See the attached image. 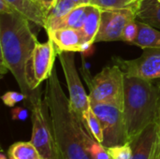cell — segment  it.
<instances>
[{"label":"cell","mask_w":160,"mask_h":159,"mask_svg":"<svg viewBox=\"0 0 160 159\" xmlns=\"http://www.w3.org/2000/svg\"><path fill=\"white\" fill-rule=\"evenodd\" d=\"M92 0H82V3L83 4H91Z\"/></svg>","instance_id":"d6a6232c"},{"label":"cell","mask_w":160,"mask_h":159,"mask_svg":"<svg viewBox=\"0 0 160 159\" xmlns=\"http://www.w3.org/2000/svg\"><path fill=\"white\" fill-rule=\"evenodd\" d=\"M135 14L138 21L160 30V1L140 0Z\"/></svg>","instance_id":"5bb4252c"},{"label":"cell","mask_w":160,"mask_h":159,"mask_svg":"<svg viewBox=\"0 0 160 159\" xmlns=\"http://www.w3.org/2000/svg\"><path fill=\"white\" fill-rule=\"evenodd\" d=\"M136 19L135 10L131 8L101 9L99 30L96 36V42H111L121 40L125 25Z\"/></svg>","instance_id":"9c48e42d"},{"label":"cell","mask_w":160,"mask_h":159,"mask_svg":"<svg viewBox=\"0 0 160 159\" xmlns=\"http://www.w3.org/2000/svg\"><path fill=\"white\" fill-rule=\"evenodd\" d=\"M35 2H37V3H38V4H41V5H43L44 7H45V5L43 4V2H42V0H34Z\"/></svg>","instance_id":"836d02e7"},{"label":"cell","mask_w":160,"mask_h":159,"mask_svg":"<svg viewBox=\"0 0 160 159\" xmlns=\"http://www.w3.org/2000/svg\"><path fill=\"white\" fill-rule=\"evenodd\" d=\"M77 6L78 4H76L72 0H57L53 5V7L47 13L44 29L46 30L54 22L62 19Z\"/></svg>","instance_id":"d6986e66"},{"label":"cell","mask_w":160,"mask_h":159,"mask_svg":"<svg viewBox=\"0 0 160 159\" xmlns=\"http://www.w3.org/2000/svg\"><path fill=\"white\" fill-rule=\"evenodd\" d=\"M16 12L22 15L29 22L45 27L46 16L48 9L41 4L35 2L34 0H6Z\"/></svg>","instance_id":"4fadbf2b"},{"label":"cell","mask_w":160,"mask_h":159,"mask_svg":"<svg viewBox=\"0 0 160 159\" xmlns=\"http://www.w3.org/2000/svg\"><path fill=\"white\" fill-rule=\"evenodd\" d=\"M138 36L132 43L135 46L144 50L151 48H160V30L147 23L138 21Z\"/></svg>","instance_id":"2e32d148"},{"label":"cell","mask_w":160,"mask_h":159,"mask_svg":"<svg viewBox=\"0 0 160 159\" xmlns=\"http://www.w3.org/2000/svg\"><path fill=\"white\" fill-rule=\"evenodd\" d=\"M8 157H6L3 153L0 155V159H8Z\"/></svg>","instance_id":"1f68e13d"},{"label":"cell","mask_w":160,"mask_h":159,"mask_svg":"<svg viewBox=\"0 0 160 159\" xmlns=\"http://www.w3.org/2000/svg\"><path fill=\"white\" fill-rule=\"evenodd\" d=\"M153 159H160V128H158V141H157V146H156L155 156H154Z\"/></svg>","instance_id":"83f0119b"},{"label":"cell","mask_w":160,"mask_h":159,"mask_svg":"<svg viewBox=\"0 0 160 159\" xmlns=\"http://www.w3.org/2000/svg\"><path fill=\"white\" fill-rule=\"evenodd\" d=\"M159 102V88L151 81L125 75L123 112L128 142L136 139L149 125L157 123Z\"/></svg>","instance_id":"3957f363"},{"label":"cell","mask_w":160,"mask_h":159,"mask_svg":"<svg viewBox=\"0 0 160 159\" xmlns=\"http://www.w3.org/2000/svg\"><path fill=\"white\" fill-rule=\"evenodd\" d=\"M113 62L120 67L126 76L148 81L160 79V48L144 49L143 53L135 59L113 57Z\"/></svg>","instance_id":"ba28073f"},{"label":"cell","mask_w":160,"mask_h":159,"mask_svg":"<svg viewBox=\"0 0 160 159\" xmlns=\"http://www.w3.org/2000/svg\"><path fill=\"white\" fill-rule=\"evenodd\" d=\"M57 55L53 42L48 38L46 42H38L32 57V77L36 89L47 81L54 68V61Z\"/></svg>","instance_id":"30bf717a"},{"label":"cell","mask_w":160,"mask_h":159,"mask_svg":"<svg viewBox=\"0 0 160 159\" xmlns=\"http://www.w3.org/2000/svg\"><path fill=\"white\" fill-rule=\"evenodd\" d=\"M91 108L99 119L103 129L102 145L110 148L128 142L127 124L121 108L108 103L91 102Z\"/></svg>","instance_id":"52a82bcc"},{"label":"cell","mask_w":160,"mask_h":159,"mask_svg":"<svg viewBox=\"0 0 160 159\" xmlns=\"http://www.w3.org/2000/svg\"><path fill=\"white\" fill-rule=\"evenodd\" d=\"M89 5L90 4L78 5L72 10H70L66 16H64L62 19L54 22L51 26H49L46 29V31L57 29V28H63V27L81 29V27L82 26L83 22L86 18Z\"/></svg>","instance_id":"9a60e30c"},{"label":"cell","mask_w":160,"mask_h":159,"mask_svg":"<svg viewBox=\"0 0 160 159\" xmlns=\"http://www.w3.org/2000/svg\"><path fill=\"white\" fill-rule=\"evenodd\" d=\"M44 101L50 114L58 159H92L83 143L86 129L72 111L55 67L47 80Z\"/></svg>","instance_id":"7a4b0ae2"},{"label":"cell","mask_w":160,"mask_h":159,"mask_svg":"<svg viewBox=\"0 0 160 159\" xmlns=\"http://www.w3.org/2000/svg\"><path fill=\"white\" fill-rule=\"evenodd\" d=\"M140 0H92L91 4L101 9L110 8H131L136 9Z\"/></svg>","instance_id":"7402d4cb"},{"label":"cell","mask_w":160,"mask_h":159,"mask_svg":"<svg viewBox=\"0 0 160 159\" xmlns=\"http://www.w3.org/2000/svg\"><path fill=\"white\" fill-rule=\"evenodd\" d=\"M57 55L67 82L71 109L83 125L85 116L91 109V105L89 95L86 94L77 71L75 64V52H57Z\"/></svg>","instance_id":"8992f818"},{"label":"cell","mask_w":160,"mask_h":159,"mask_svg":"<svg viewBox=\"0 0 160 159\" xmlns=\"http://www.w3.org/2000/svg\"><path fill=\"white\" fill-rule=\"evenodd\" d=\"M40 159H44V158H42V157H41V158H40Z\"/></svg>","instance_id":"d590c367"},{"label":"cell","mask_w":160,"mask_h":159,"mask_svg":"<svg viewBox=\"0 0 160 159\" xmlns=\"http://www.w3.org/2000/svg\"><path fill=\"white\" fill-rule=\"evenodd\" d=\"M9 157L13 159H40L41 156L35 145L31 142H19L12 144L8 152Z\"/></svg>","instance_id":"ac0fdd59"},{"label":"cell","mask_w":160,"mask_h":159,"mask_svg":"<svg viewBox=\"0 0 160 159\" xmlns=\"http://www.w3.org/2000/svg\"><path fill=\"white\" fill-rule=\"evenodd\" d=\"M83 143L85 149L92 159H110L107 148L98 142L85 130L83 134Z\"/></svg>","instance_id":"ffe728a7"},{"label":"cell","mask_w":160,"mask_h":159,"mask_svg":"<svg viewBox=\"0 0 160 159\" xmlns=\"http://www.w3.org/2000/svg\"><path fill=\"white\" fill-rule=\"evenodd\" d=\"M11 118L14 121H25L28 118V111L22 107H15L11 110Z\"/></svg>","instance_id":"484cf974"},{"label":"cell","mask_w":160,"mask_h":159,"mask_svg":"<svg viewBox=\"0 0 160 159\" xmlns=\"http://www.w3.org/2000/svg\"><path fill=\"white\" fill-rule=\"evenodd\" d=\"M13 12H16V11L6 0H0V14L13 13Z\"/></svg>","instance_id":"4316f807"},{"label":"cell","mask_w":160,"mask_h":159,"mask_svg":"<svg viewBox=\"0 0 160 159\" xmlns=\"http://www.w3.org/2000/svg\"><path fill=\"white\" fill-rule=\"evenodd\" d=\"M57 0H42V2H43V4L45 5V7H46V8L48 9V11L53 7V5L55 4V2H56Z\"/></svg>","instance_id":"f1b7e54d"},{"label":"cell","mask_w":160,"mask_h":159,"mask_svg":"<svg viewBox=\"0 0 160 159\" xmlns=\"http://www.w3.org/2000/svg\"><path fill=\"white\" fill-rule=\"evenodd\" d=\"M38 42L30 22L18 12L0 14L1 74L10 72L26 101L39 89L35 88L32 77V57Z\"/></svg>","instance_id":"6da1fadb"},{"label":"cell","mask_w":160,"mask_h":159,"mask_svg":"<svg viewBox=\"0 0 160 159\" xmlns=\"http://www.w3.org/2000/svg\"><path fill=\"white\" fill-rule=\"evenodd\" d=\"M138 32H139V28H138L137 19L129 21L123 29V32L121 35V41L132 44L137 38Z\"/></svg>","instance_id":"cb8c5ba5"},{"label":"cell","mask_w":160,"mask_h":159,"mask_svg":"<svg viewBox=\"0 0 160 159\" xmlns=\"http://www.w3.org/2000/svg\"><path fill=\"white\" fill-rule=\"evenodd\" d=\"M73 2H75L76 4H78V5H81V4H83L82 3V0H72Z\"/></svg>","instance_id":"4dcf8cb0"},{"label":"cell","mask_w":160,"mask_h":159,"mask_svg":"<svg viewBox=\"0 0 160 159\" xmlns=\"http://www.w3.org/2000/svg\"><path fill=\"white\" fill-rule=\"evenodd\" d=\"M46 32L48 37L53 42L56 52H83L91 46L86 42L80 29L63 27L49 30Z\"/></svg>","instance_id":"8fae6325"},{"label":"cell","mask_w":160,"mask_h":159,"mask_svg":"<svg viewBox=\"0 0 160 159\" xmlns=\"http://www.w3.org/2000/svg\"><path fill=\"white\" fill-rule=\"evenodd\" d=\"M31 109L32 137L30 142L44 159H58L47 105L39 89L28 101Z\"/></svg>","instance_id":"5b68a950"},{"label":"cell","mask_w":160,"mask_h":159,"mask_svg":"<svg viewBox=\"0 0 160 159\" xmlns=\"http://www.w3.org/2000/svg\"><path fill=\"white\" fill-rule=\"evenodd\" d=\"M82 59L81 71L89 88L91 102L108 103L115 105L123 110L124 106V80L125 74L116 64L107 66L93 78Z\"/></svg>","instance_id":"277c9868"},{"label":"cell","mask_w":160,"mask_h":159,"mask_svg":"<svg viewBox=\"0 0 160 159\" xmlns=\"http://www.w3.org/2000/svg\"><path fill=\"white\" fill-rule=\"evenodd\" d=\"M157 124L158 128H160V102H159V108H158V118H157Z\"/></svg>","instance_id":"f546056e"},{"label":"cell","mask_w":160,"mask_h":159,"mask_svg":"<svg viewBox=\"0 0 160 159\" xmlns=\"http://www.w3.org/2000/svg\"><path fill=\"white\" fill-rule=\"evenodd\" d=\"M101 20V8L90 4L86 18L81 27V32L89 45L95 43L96 36L99 30Z\"/></svg>","instance_id":"e0dca14e"},{"label":"cell","mask_w":160,"mask_h":159,"mask_svg":"<svg viewBox=\"0 0 160 159\" xmlns=\"http://www.w3.org/2000/svg\"><path fill=\"white\" fill-rule=\"evenodd\" d=\"M110 159H131L132 148L129 142L107 148Z\"/></svg>","instance_id":"603a6c76"},{"label":"cell","mask_w":160,"mask_h":159,"mask_svg":"<svg viewBox=\"0 0 160 159\" xmlns=\"http://www.w3.org/2000/svg\"><path fill=\"white\" fill-rule=\"evenodd\" d=\"M4 104L8 107H14L17 103L26 100V96L22 92L8 91L2 96Z\"/></svg>","instance_id":"d4e9b609"},{"label":"cell","mask_w":160,"mask_h":159,"mask_svg":"<svg viewBox=\"0 0 160 159\" xmlns=\"http://www.w3.org/2000/svg\"><path fill=\"white\" fill-rule=\"evenodd\" d=\"M158 127L157 123L149 125L130 143L132 148L131 159H153L155 156Z\"/></svg>","instance_id":"7c38bea8"},{"label":"cell","mask_w":160,"mask_h":159,"mask_svg":"<svg viewBox=\"0 0 160 159\" xmlns=\"http://www.w3.org/2000/svg\"><path fill=\"white\" fill-rule=\"evenodd\" d=\"M83 127H85L87 132L94 139H96L98 142L102 143V142H103V129H102V126H101V123H100L99 119L98 118V116L93 112L92 108L90 109V111L87 112V114L85 116Z\"/></svg>","instance_id":"44dd1931"},{"label":"cell","mask_w":160,"mask_h":159,"mask_svg":"<svg viewBox=\"0 0 160 159\" xmlns=\"http://www.w3.org/2000/svg\"><path fill=\"white\" fill-rule=\"evenodd\" d=\"M8 159H13V158H11V157H8Z\"/></svg>","instance_id":"e575fe53"},{"label":"cell","mask_w":160,"mask_h":159,"mask_svg":"<svg viewBox=\"0 0 160 159\" xmlns=\"http://www.w3.org/2000/svg\"><path fill=\"white\" fill-rule=\"evenodd\" d=\"M158 1H160V0H158Z\"/></svg>","instance_id":"8d00e7d4"}]
</instances>
